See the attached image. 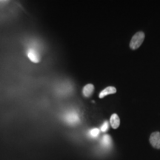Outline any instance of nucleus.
Listing matches in <instances>:
<instances>
[{"label": "nucleus", "mask_w": 160, "mask_h": 160, "mask_svg": "<svg viewBox=\"0 0 160 160\" xmlns=\"http://www.w3.org/2000/svg\"><path fill=\"white\" fill-rule=\"evenodd\" d=\"M108 129H109V123L108 122L105 121V122L102 124V125L101 126V128H100V130H101V131L103 132V133H105V132L108 131Z\"/></svg>", "instance_id": "10"}, {"label": "nucleus", "mask_w": 160, "mask_h": 160, "mask_svg": "<svg viewBox=\"0 0 160 160\" xmlns=\"http://www.w3.org/2000/svg\"><path fill=\"white\" fill-rule=\"evenodd\" d=\"M93 91H94V86L92 84H88L86 85L82 89V94L85 97H90L93 94Z\"/></svg>", "instance_id": "6"}, {"label": "nucleus", "mask_w": 160, "mask_h": 160, "mask_svg": "<svg viewBox=\"0 0 160 160\" xmlns=\"http://www.w3.org/2000/svg\"><path fill=\"white\" fill-rule=\"evenodd\" d=\"M145 39V33L142 31L136 33L130 42V48L132 50H137L141 46Z\"/></svg>", "instance_id": "1"}, {"label": "nucleus", "mask_w": 160, "mask_h": 160, "mask_svg": "<svg viewBox=\"0 0 160 160\" xmlns=\"http://www.w3.org/2000/svg\"><path fill=\"white\" fill-rule=\"evenodd\" d=\"M99 131H100L99 129H98V128H93V129H91V131H89V135L91 136V137L95 138V137H97L98 135H99Z\"/></svg>", "instance_id": "9"}, {"label": "nucleus", "mask_w": 160, "mask_h": 160, "mask_svg": "<svg viewBox=\"0 0 160 160\" xmlns=\"http://www.w3.org/2000/svg\"><path fill=\"white\" fill-rule=\"evenodd\" d=\"M110 123L113 129H117L120 125V119L117 113H113L111 115V119H110Z\"/></svg>", "instance_id": "7"}, {"label": "nucleus", "mask_w": 160, "mask_h": 160, "mask_svg": "<svg viewBox=\"0 0 160 160\" xmlns=\"http://www.w3.org/2000/svg\"><path fill=\"white\" fill-rule=\"evenodd\" d=\"M117 92V89L116 88L113 87V86H109V87L106 88L105 89H104L103 91H102L99 93V98L100 99H103L104 97L106 96L110 95V94H114Z\"/></svg>", "instance_id": "5"}, {"label": "nucleus", "mask_w": 160, "mask_h": 160, "mask_svg": "<svg viewBox=\"0 0 160 160\" xmlns=\"http://www.w3.org/2000/svg\"><path fill=\"white\" fill-rule=\"evenodd\" d=\"M102 145L103 146H110L111 145V138L109 135H105L102 137Z\"/></svg>", "instance_id": "8"}, {"label": "nucleus", "mask_w": 160, "mask_h": 160, "mask_svg": "<svg viewBox=\"0 0 160 160\" xmlns=\"http://www.w3.org/2000/svg\"><path fill=\"white\" fill-rule=\"evenodd\" d=\"M150 143L154 148L160 149V133L159 132H153L150 137Z\"/></svg>", "instance_id": "3"}, {"label": "nucleus", "mask_w": 160, "mask_h": 160, "mask_svg": "<svg viewBox=\"0 0 160 160\" xmlns=\"http://www.w3.org/2000/svg\"><path fill=\"white\" fill-rule=\"evenodd\" d=\"M27 56L32 62L38 63L40 61V56L39 52L33 48H30L27 51Z\"/></svg>", "instance_id": "2"}, {"label": "nucleus", "mask_w": 160, "mask_h": 160, "mask_svg": "<svg viewBox=\"0 0 160 160\" xmlns=\"http://www.w3.org/2000/svg\"><path fill=\"white\" fill-rule=\"evenodd\" d=\"M65 121L66 122L71 124V125H74L79 121V116L74 112H71V113H69L68 114L66 115Z\"/></svg>", "instance_id": "4"}]
</instances>
